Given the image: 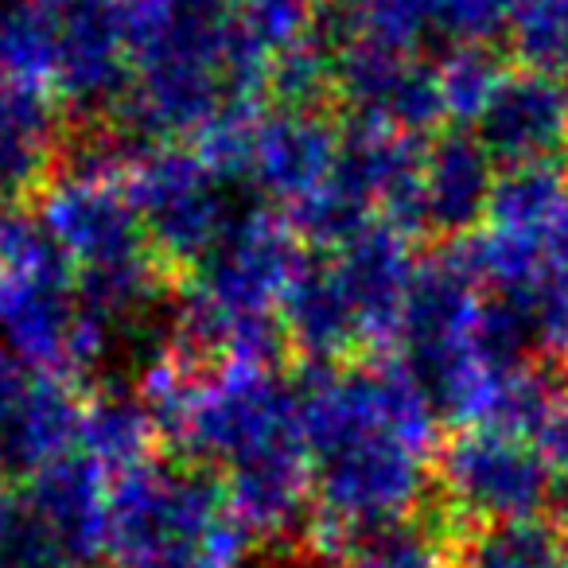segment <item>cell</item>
<instances>
[{
    "instance_id": "obj_2",
    "label": "cell",
    "mask_w": 568,
    "mask_h": 568,
    "mask_svg": "<svg viewBox=\"0 0 568 568\" xmlns=\"http://www.w3.org/2000/svg\"><path fill=\"white\" fill-rule=\"evenodd\" d=\"M475 133L490 160L506 168L549 164L568 141V98L557 79L541 71L503 74L498 90L475 118Z\"/></svg>"
},
{
    "instance_id": "obj_8",
    "label": "cell",
    "mask_w": 568,
    "mask_h": 568,
    "mask_svg": "<svg viewBox=\"0 0 568 568\" xmlns=\"http://www.w3.org/2000/svg\"><path fill=\"white\" fill-rule=\"evenodd\" d=\"M557 568H568V557H565V560H560V565H557Z\"/></svg>"
},
{
    "instance_id": "obj_9",
    "label": "cell",
    "mask_w": 568,
    "mask_h": 568,
    "mask_svg": "<svg viewBox=\"0 0 568 568\" xmlns=\"http://www.w3.org/2000/svg\"><path fill=\"white\" fill-rule=\"evenodd\" d=\"M237 568H242V565H237Z\"/></svg>"
},
{
    "instance_id": "obj_5",
    "label": "cell",
    "mask_w": 568,
    "mask_h": 568,
    "mask_svg": "<svg viewBox=\"0 0 568 568\" xmlns=\"http://www.w3.org/2000/svg\"><path fill=\"white\" fill-rule=\"evenodd\" d=\"M335 164L332 133L304 110H288L281 121L253 125L250 175L284 195H312L320 175Z\"/></svg>"
},
{
    "instance_id": "obj_6",
    "label": "cell",
    "mask_w": 568,
    "mask_h": 568,
    "mask_svg": "<svg viewBox=\"0 0 568 568\" xmlns=\"http://www.w3.org/2000/svg\"><path fill=\"white\" fill-rule=\"evenodd\" d=\"M464 537L467 529L448 510L440 518L417 510L409 518L363 529L332 568H456Z\"/></svg>"
},
{
    "instance_id": "obj_3",
    "label": "cell",
    "mask_w": 568,
    "mask_h": 568,
    "mask_svg": "<svg viewBox=\"0 0 568 568\" xmlns=\"http://www.w3.org/2000/svg\"><path fill=\"white\" fill-rule=\"evenodd\" d=\"M312 487V459L304 440L250 452L230 471V514L250 537H276L304 518Z\"/></svg>"
},
{
    "instance_id": "obj_7",
    "label": "cell",
    "mask_w": 568,
    "mask_h": 568,
    "mask_svg": "<svg viewBox=\"0 0 568 568\" xmlns=\"http://www.w3.org/2000/svg\"><path fill=\"white\" fill-rule=\"evenodd\" d=\"M565 537L552 521H506L483 526L459 541L456 568H557L565 560Z\"/></svg>"
},
{
    "instance_id": "obj_4",
    "label": "cell",
    "mask_w": 568,
    "mask_h": 568,
    "mask_svg": "<svg viewBox=\"0 0 568 568\" xmlns=\"http://www.w3.org/2000/svg\"><path fill=\"white\" fill-rule=\"evenodd\" d=\"M490 156L479 136H440L420 164V226L464 234L490 206Z\"/></svg>"
},
{
    "instance_id": "obj_1",
    "label": "cell",
    "mask_w": 568,
    "mask_h": 568,
    "mask_svg": "<svg viewBox=\"0 0 568 568\" xmlns=\"http://www.w3.org/2000/svg\"><path fill=\"white\" fill-rule=\"evenodd\" d=\"M444 510L471 534V521L506 526L529 521L549 506L552 467L541 448L495 428H471L456 436L440 456Z\"/></svg>"
}]
</instances>
